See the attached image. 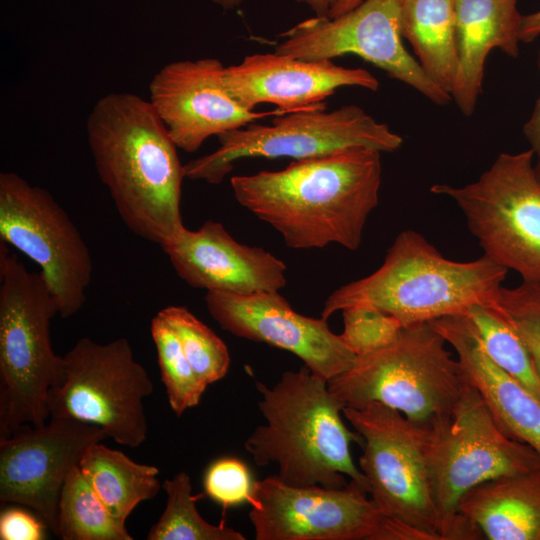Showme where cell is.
Listing matches in <instances>:
<instances>
[{
    "label": "cell",
    "instance_id": "1",
    "mask_svg": "<svg viewBox=\"0 0 540 540\" xmlns=\"http://www.w3.org/2000/svg\"><path fill=\"white\" fill-rule=\"evenodd\" d=\"M381 178V152L353 146L230 182L237 202L277 230L288 247L336 243L356 250L378 205Z\"/></svg>",
    "mask_w": 540,
    "mask_h": 540
},
{
    "label": "cell",
    "instance_id": "2",
    "mask_svg": "<svg viewBox=\"0 0 540 540\" xmlns=\"http://www.w3.org/2000/svg\"><path fill=\"white\" fill-rule=\"evenodd\" d=\"M87 140L97 174L127 228L160 246L185 227L177 146L149 100L111 92L93 106Z\"/></svg>",
    "mask_w": 540,
    "mask_h": 540
},
{
    "label": "cell",
    "instance_id": "3",
    "mask_svg": "<svg viewBox=\"0 0 540 540\" xmlns=\"http://www.w3.org/2000/svg\"><path fill=\"white\" fill-rule=\"evenodd\" d=\"M258 408L265 424L244 443L258 466L276 464L282 482L291 486L342 488L345 476L368 493L364 474L355 465L351 444L362 437L341 418L345 404L328 388V381L305 364L286 371L272 387L256 382Z\"/></svg>",
    "mask_w": 540,
    "mask_h": 540
},
{
    "label": "cell",
    "instance_id": "4",
    "mask_svg": "<svg viewBox=\"0 0 540 540\" xmlns=\"http://www.w3.org/2000/svg\"><path fill=\"white\" fill-rule=\"evenodd\" d=\"M507 269L486 256L469 262L446 259L420 233L404 230L372 274L335 290L321 317L352 306H369L397 318L403 327L454 315L474 305L500 309Z\"/></svg>",
    "mask_w": 540,
    "mask_h": 540
},
{
    "label": "cell",
    "instance_id": "5",
    "mask_svg": "<svg viewBox=\"0 0 540 540\" xmlns=\"http://www.w3.org/2000/svg\"><path fill=\"white\" fill-rule=\"evenodd\" d=\"M56 314L41 273L29 271L0 241V440L49 417L48 393L64 371L50 336Z\"/></svg>",
    "mask_w": 540,
    "mask_h": 540
},
{
    "label": "cell",
    "instance_id": "6",
    "mask_svg": "<svg viewBox=\"0 0 540 540\" xmlns=\"http://www.w3.org/2000/svg\"><path fill=\"white\" fill-rule=\"evenodd\" d=\"M446 344L429 322L402 327L390 345L356 356L328 388L345 406L379 402L429 426L451 413L466 383Z\"/></svg>",
    "mask_w": 540,
    "mask_h": 540
},
{
    "label": "cell",
    "instance_id": "7",
    "mask_svg": "<svg viewBox=\"0 0 540 540\" xmlns=\"http://www.w3.org/2000/svg\"><path fill=\"white\" fill-rule=\"evenodd\" d=\"M428 427L429 460L442 538L482 539L480 532L459 514L463 496L484 482L540 467V455L503 432L467 378L451 413Z\"/></svg>",
    "mask_w": 540,
    "mask_h": 540
},
{
    "label": "cell",
    "instance_id": "8",
    "mask_svg": "<svg viewBox=\"0 0 540 540\" xmlns=\"http://www.w3.org/2000/svg\"><path fill=\"white\" fill-rule=\"evenodd\" d=\"M342 414L362 437L359 467L375 505L425 540H443L429 460V427L379 402L345 406Z\"/></svg>",
    "mask_w": 540,
    "mask_h": 540
},
{
    "label": "cell",
    "instance_id": "9",
    "mask_svg": "<svg viewBox=\"0 0 540 540\" xmlns=\"http://www.w3.org/2000/svg\"><path fill=\"white\" fill-rule=\"evenodd\" d=\"M533 157L531 149L501 153L472 183L430 188L456 202L483 255L522 281H540V179Z\"/></svg>",
    "mask_w": 540,
    "mask_h": 540
},
{
    "label": "cell",
    "instance_id": "10",
    "mask_svg": "<svg viewBox=\"0 0 540 540\" xmlns=\"http://www.w3.org/2000/svg\"><path fill=\"white\" fill-rule=\"evenodd\" d=\"M326 107L275 116L270 125L252 122L217 136L213 153L184 165L185 177L209 184L221 183L242 158H316L353 146L380 152L398 150L403 139L388 125L376 121L357 105L333 111Z\"/></svg>",
    "mask_w": 540,
    "mask_h": 540
},
{
    "label": "cell",
    "instance_id": "11",
    "mask_svg": "<svg viewBox=\"0 0 540 540\" xmlns=\"http://www.w3.org/2000/svg\"><path fill=\"white\" fill-rule=\"evenodd\" d=\"M63 358V376L48 393L49 416L96 425L120 445H141L148 433L143 399L153 383L129 341L84 337Z\"/></svg>",
    "mask_w": 540,
    "mask_h": 540
},
{
    "label": "cell",
    "instance_id": "12",
    "mask_svg": "<svg viewBox=\"0 0 540 540\" xmlns=\"http://www.w3.org/2000/svg\"><path fill=\"white\" fill-rule=\"evenodd\" d=\"M248 504L256 540H425L352 480L342 488L298 487L269 476L254 481Z\"/></svg>",
    "mask_w": 540,
    "mask_h": 540
},
{
    "label": "cell",
    "instance_id": "13",
    "mask_svg": "<svg viewBox=\"0 0 540 540\" xmlns=\"http://www.w3.org/2000/svg\"><path fill=\"white\" fill-rule=\"evenodd\" d=\"M0 241L40 267L62 318L83 307L93 273L85 240L46 189L15 172L0 173Z\"/></svg>",
    "mask_w": 540,
    "mask_h": 540
},
{
    "label": "cell",
    "instance_id": "14",
    "mask_svg": "<svg viewBox=\"0 0 540 540\" xmlns=\"http://www.w3.org/2000/svg\"><path fill=\"white\" fill-rule=\"evenodd\" d=\"M275 52L308 61L354 54L416 89L437 105L452 100L407 52L401 34V0H363L337 16L304 20L282 34Z\"/></svg>",
    "mask_w": 540,
    "mask_h": 540
},
{
    "label": "cell",
    "instance_id": "15",
    "mask_svg": "<svg viewBox=\"0 0 540 540\" xmlns=\"http://www.w3.org/2000/svg\"><path fill=\"white\" fill-rule=\"evenodd\" d=\"M108 437L92 424L51 418L40 427L23 425L0 440V502L31 508L56 536L65 480L86 450Z\"/></svg>",
    "mask_w": 540,
    "mask_h": 540
},
{
    "label": "cell",
    "instance_id": "16",
    "mask_svg": "<svg viewBox=\"0 0 540 540\" xmlns=\"http://www.w3.org/2000/svg\"><path fill=\"white\" fill-rule=\"evenodd\" d=\"M205 303L222 329L291 352L327 381L350 368L356 358L326 319L297 313L279 292L207 291Z\"/></svg>",
    "mask_w": 540,
    "mask_h": 540
},
{
    "label": "cell",
    "instance_id": "17",
    "mask_svg": "<svg viewBox=\"0 0 540 540\" xmlns=\"http://www.w3.org/2000/svg\"><path fill=\"white\" fill-rule=\"evenodd\" d=\"M224 68L216 58L173 61L163 66L149 84L150 104L176 146L185 152H196L211 136L266 116L292 112L279 108L257 112L242 107L224 85Z\"/></svg>",
    "mask_w": 540,
    "mask_h": 540
},
{
    "label": "cell",
    "instance_id": "18",
    "mask_svg": "<svg viewBox=\"0 0 540 540\" xmlns=\"http://www.w3.org/2000/svg\"><path fill=\"white\" fill-rule=\"evenodd\" d=\"M223 81L231 97L248 110L270 103L292 112L326 107L324 100L340 87L371 91L379 87V81L365 69L276 52L248 55L239 64L225 67Z\"/></svg>",
    "mask_w": 540,
    "mask_h": 540
},
{
    "label": "cell",
    "instance_id": "19",
    "mask_svg": "<svg viewBox=\"0 0 540 540\" xmlns=\"http://www.w3.org/2000/svg\"><path fill=\"white\" fill-rule=\"evenodd\" d=\"M188 285L236 294L279 292L286 286L285 263L263 248L237 242L220 222L186 227L161 246Z\"/></svg>",
    "mask_w": 540,
    "mask_h": 540
},
{
    "label": "cell",
    "instance_id": "20",
    "mask_svg": "<svg viewBox=\"0 0 540 540\" xmlns=\"http://www.w3.org/2000/svg\"><path fill=\"white\" fill-rule=\"evenodd\" d=\"M429 323L455 350L466 378L503 432L540 455V399L490 359L465 316H444Z\"/></svg>",
    "mask_w": 540,
    "mask_h": 540
},
{
    "label": "cell",
    "instance_id": "21",
    "mask_svg": "<svg viewBox=\"0 0 540 540\" xmlns=\"http://www.w3.org/2000/svg\"><path fill=\"white\" fill-rule=\"evenodd\" d=\"M517 0H455L458 67L451 97L471 116L482 92L485 61L494 48L519 55L522 15Z\"/></svg>",
    "mask_w": 540,
    "mask_h": 540
},
{
    "label": "cell",
    "instance_id": "22",
    "mask_svg": "<svg viewBox=\"0 0 540 540\" xmlns=\"http://www.w3.org/2000/svg\"><path fill=\"white\" fill-rule=\"evenodd\" d=\"M459 514L489 540H540V467L472 488Z\"/></svg>",
    "mask_w": 540,
    "mask_h": 540
},
{
    "label": "cell",
    "instance_id": "23",
    "mask_svg": "<svg viewBox=\"0 0 540 540\" xmlns=\"http://www.w3.org/2000/svg\"><path fill=\"white\" fill-rule=\"evenodd\" d=\"M401 34L429 78L451 95L458 67L455 0H401Z\"/></svg>",
    "mask_w": 540,
    "mask_h": 540
},
{
    "label": "cell",
    "instance_id": "24",
    "mask_svg": "<svg viewBox=\"0 0 540 540\" xmlns=\"http://www.w3.org/2000/svg\"><path fill=\"white\" fill-rule=\"evenodd\" d=\"M78 466L109 512L124 523L138 504L154 498L161 488L157 467L137 463L101 442L86 450Z\"/></svg>",
    "mask_w": 540,
    "mask_h": 540
},
{
    "label": "cell",
    "instance_id": "25",
    "mask_svg": "<svg viewBox=\"0 0 540 540\" xmlns=\"http://www.w3.org/2000/svg\"><path fill=\"white\" fill-rule=\"evenodd\" d=\"M58 537L63 540H132L125 523L114 517L79 466L67 476L59 501Z\"/></svg>",
    "mask_w": 540,
    "mask_h": 540
},
{
    "label": "cell",
    "instance_id": "26",
    "mask_svg": "<svg viewBox=\"0 0 540 540\" xmlns=\"http://www.w3.org/2000/svg\"><path fill=\"white\" fill-rule=\"evenodd\" d=\"M162 488L167 504L158 521L150 528L148 540H245L239 531L224 523L213 525L201 517L196 502L204 494L192 495L190 476L182 471L164 480Z\"/></svg>",
    "mask_w": 540,
    "mask_h": 540
},
{
    "label": "cell",
    "instance_id": "27",
    "mask_svg": "<svg viewBox=\"0 0 540 540\" xmlns=\"http://www.w3.org/2000/svg\"><path fill=\"white\" fill-rule=\"evenodd\" d=\"M490 359L540 399V379L524 343L501 309L472 306L465 315Z\"/></svg>",
    "mask_w": 540,
    "mask_h": 540
},
{
    "label": "cell",
    "instance_id": "28",
    "mask_svg": "<svg viewBox=\"0 0 540 540\" xmlns=\"http://www.w3.org/2000/svg\"><path fill=\"white\" fill-rule=\"evenodd\" d=\"M151 336L169 405L180 417L199 404L208 385L196 374L176 333L159 313L151 321Z\"/></svg>",
    "mask_w": 540,
    "mask_h": 540
},
{
    "label": "cell",
    "instance_id": "29",
    "mask_svg": "<svg viewBox=\"0 0 540 540\" xmlns=\"http://www.w3.org/2000/svg\"><path fill=\"white\" fill-rule=\"evenodd\" d=\"M158 313L174 330L189 363L207 385L227 374L229 350L213 330L183 306H168Z\"/></svg>",
    "mask_w": 540,
    "mask_h": 540
},
{
    "label": "cell",
    "instance_id": "30",
    "mask_svg": "<svg viewBox=\"0 0 540 540\" xmlns=\"http://www.w3.org/2000/svg\"><path fill=\"white\" fill-rule=\"evenodd\" d=\"M500 309L524 343L540 379V281H522L516 287H503Z\"/></svg>",
    "mask_w": 540,
    "mask_h": 540
},
{
    "label": "cell",
    "instance_id": "31",
    "mask_svg": "<svg viewBox=\"0 0 540 540\" xmlns=\"http://www.w3.org/2000/svg\"><path fill=\"white\" fill-rule=\"evenodd\" d=\"M344 344L356 356L367 355L390 345L402 329L394 316L369 306L342 310Z\"/></svg>",
    "mask_w": 540,
    "mask_h": 540
},
{
    "label": "cell",
    "instance_id": "32",
    "mask_svg": "<svg viewBox=\"0 0 540 540\" xmlns=\"http://www.w3.org/2000/svg\"><path fill=\"white\" fill-rule=\"evenodd\" d=\"M253 483L247 466L233 457H224L213 462L203 481L205 494L224 508L248 503Z\"/></svg>",
    "mask_w": 540,
    "mask_h": 540
},
{
    "label": "cell",
    "instance_id": "33",
    "mask_svg": "<svg viewBox=\"0 0 540 540\" xmlns=\"http://www.w3.org/2000/svg\"><path fill=\"white\" fill-rule=\"evenodd\" d=\"M43 522L21 509L2 511L0 516L1 540H41L44 539Z\"/></svg>",
    "mask_w": 540,
    "mask_h": 540
},
{
    "label": "cell",
    "instance_id": "34",
    "mask_svg": "<svg viewBox=\"0 0 540 540\" xmlns=\"http://www.w3.org/2000/svg\"><path fill=\"white\" fill-rule=\"evenodd\" d=\"M538 67L540 71V49L538 53ZM523 133L536 156L535 172L540 179V94L535 102L529 120L523 127Z\"/></svg>",
    "mask_w": 540,
    "mask_h": 540
},
{
    "label": "cell",
    "instance_id": "35",
    "mask_svg": "<svg viewBox=\"0 0 540 540\" xmlns=\"http://www.w3.org/2000/svg\"><path fill=\"white\" fill-rule=\"evenodd\" d=\"M540 35V10L522 17L520 41L528 43Z\"/></svg>",
    "mask_w": 540,
    "mask_h": 540
},
{
    "label": "cell",
    "instance_id": "36",
    "mask_svg": "<svg viewBox=\"0 0 540 540\" xmlns=\"http://www.w3.org/2000/svg\"><path fill=\"white\" fill-rule=\"evenodd\" d=\"M299 3L308 5L317 17H328L331 9L338 3L339 0H295Z\"/></svg>",
    "mask_w": 540,
    "mask_h": 540
},
{
    "label": "cell",
    "instance_id": "37",
    "mask_svg": "<svg viewBox=\"0 0 540 540\" xmlns=\"http://www.w3.org/2000/svg\"><path fill=\"white\" fill-rule=\"evenodd\" d=\"M363 0H339L328 14L329 18L340 16L362 3Z\"/></svg>",
    "mask_w": 540,
    "mask_h": 540
},
{
    "label": "cell",
    "instance_id": "38",
    "mask_svg": "<svg viewBox=\"0 0 540 540\" xmlns=\"http://www.w3.org/2000/svg\"><path fill=\"white\" fill-rule=\"evenodd\" d=\"M214 3L222 6L225 9L233 8L236 5H239L242 0H212Z\"/></svg>",
    "mask_w": 540,
    "mask_h": 540
}]
</instances>
